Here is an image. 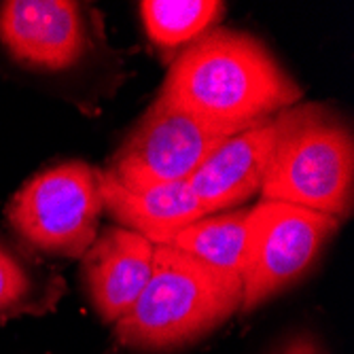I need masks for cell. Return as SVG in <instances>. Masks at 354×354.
I'll return each mask as SVG.
<instances>
[{
	"mask_svg": "<svg viewBox=\"0 0 354 354\" xmlns=\"http://www.w3.org/2000/svg\"><path fill=\"white\" fill-rule=\"evenodd\" d=\"M159 93L216 130L238 134L295 106L304 91L259 39L214 28L180 51Z\"/></svg>",
	"mask_w": 354,
	"mask_h": 354,
	"instance_id": "6da1fadb",
	"label": "cell"
},
{
	"mask_svg": "<svg viewBox=\"0 0 354 354\" xmlns=\"http://www.w3.org/2000/svg\"><path fill=\"white\" fill-rule=\"evenodd\" d=\"M242 308V278L157 244L142 295L115 323L117 339L140 352H168L202 339Z\"/></svg>",
	"mask_w": 354,
	"mask_h": 354,
	"instance_id": "7a4b0ae2",
	"label": "cell"
},
{
	"mask_svg": "<svg viewBox=\"0 0 354 354\" xmlns=\"http://www.w3.org/2000/svg\"><path fill=\"white\" fill-rule=\"evenodd\" d=\"M278 138L261 200L286 202L344 221L352 212L354 138L350 125L323 104L276 115Z\"/></svg>",
	"mask_w": 354,
	"mask_h": 354,
	"instance_id": "3957f363",
	"label": "cell"
},
{
	"mask_svg": "<svg viewBox=\"0 0 354 354\" xmlns=\"http://www.w3.org/2000/svg\"><path fill=\"white\" fill-rule=\"evenodd\" d=\"M102 210L100 170L71 159L26 180L5 214L28 246L45 254L81 259L98 236Z\"/></svg>",
	"mask_w": 354,
	"mask_h": 354,
	"instance_id": "277c9868",
	"label": "cell"
},
{
	"mask_svg": "<svg viewBox=\"0 0 354 354\" xmlns=\"http://www.w3.org/2000/svg\"><path fill=\"white\" fill-rule=\"evenodd\" d=\"M342 221L286 202L250 208L242 263V312L297 282L320 257Z\"/></svg>",
	"mask_w": 354,
	"mask_h": 354,
	"instance_id": "5b68a950",
	"label": "cell"
},
{
	"mask_svg": "<svg viewBox=\"0 0 354 354\" xmlns=\"http://www.w3.org/2000/svg\"><path fill=\"white\" fill-rule=\"evenodd\" d=\"M230 136L159 93L104 172L130 191L183 183Z\"/></svg>",
	"mask_w": 354,
	"mask_h": 354,
	"instance_id": "8992f818",
	"label": "cell"
},
{
	"mask_svg": "<svg viewBox=\"0 0 354 354\" xmlns=\"http://www.w3.org/2000/svg\"><path fill=\"white\" fill-rule=\"evenodd\" d=\"M0 45L21 66L71 68L89 45L81 5L66 0H7L0 5Z\"/></svg>",
	"mask_w": 354,
	"mask_h": 354,
	"instance_id": "52a82bcc",
	"label": "cell"
},
{
	"mask_svg": "<svg viewBox=\"0 0 354 354\" xmlns=\"http://www.w3.org/2000/svg\"><path fill=\"white\" fill-rule=\"evenodd\" d=\"M278 138L276 117L225 138L187 180L208 214L232 210L261 191Z\"/></svg>",
	"mask_w": 354,
	"mask_h": 354,
	"instance_id": "ba28073f",
	"label": "cell"
},
{
	"mask_svg": "<svg viewBox=\"0 0 354 354\" xmlns=\"http://www.w3.org/2000/svg\"><path fill=\"white\" fill-rule=\"evenodd\" d=\"M155 244L125 227H111L95 236L81 257L87 295L106 323L130 312L153 274Z\"/></svg>",
	"mask_w": 354,
	"mask_h": 354,
	"instance_id": "9c48e42d",
	"label": "cell"
},
{
	"mask_svg": "<svg viewBox=\"0 0 354 354\" xmlns=\"http://www.w3.org/2000/svg\"><path fill=\"white\" fill-rule=\"evenodd\" d=\"M100 189L104 208L119 227L140 234L155 246L168 244L187 225L208 216L187 180L130 191L111 174L100 172Z\"/></svg>",
	"mask_w": 354,
	"mask_h": 354,
	"instance_id": "30bf717a",
	"label": "cell"
},
{
	"mask_svg": "<svg viewBox=\"0 0 354 354\" xmlns=\"http://www.w3.org/2000/svg\"><path fill=\"white\" fill-rule=\"evenodd\" d=\"M250 208H238L187 225L168 244L210 268L242 278Z\"/></svg>",
	"mask_w": 354,
	"mask_h": 354,
	"instance_id": "8fae6325",
	"label": "cell"
},
{
	"mask_svg": "<svg viewBox=\"0 0 354 354\" xmlns=\"http://www.w3.org/2000/svg\"><path fill=\"white\" fill-rule=\"evenodd\" d=\"M223 3L214 0H145L140 15L153 45L164 51L191 45L221 19Z\"/></svg>",
	"mask_w": 354,
	"mask_h": 354,
	"instance_id": "7c38bea8",
	"label": "cell"
},
{
	"mask_svg": "<svg viewBox=\"0 0 354 354\" xmlns=\"http://www.w3.org/2000/svg\"><path fill=\"white\" fill-rule=\"evenodd\" d=\"M51 295V284L26 257L0 240V320L39 312Z\"/></svg>",
	"mask_w": 354,
	"mask_h": 354,
	"instance_id": "4fadbf2b",
	"label": "cell"
},
{
	"mask_svg": "<svg viewBox=\"0 0 354 354\" xmlns=\"http://www.w3.org/2000/svg\"><path fill=\"white\" fill-rule=\"evenodd\" d=\"M276 354H323V350H320L318 342L312 335L301 333L295 335L293 339H288Z\"/></svg>",
	"mask_w": 354,
	"mask_h": 354,
	"instance_id": "5bb4252c",
	"label": "cell"
}]
</instances>
